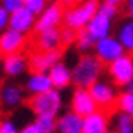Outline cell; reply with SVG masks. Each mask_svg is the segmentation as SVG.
Wrapping results in <instances>:
<instances>
[{"label":"cell","instance_id":"cell-33","mask_svg":"<svg viewBox=\"0 0 133 133\" xmlns=\"http://www.w3.org/2000/svg\"><path fill=\"white\" fill-rule=\"evenodd\" d=\"M126 92H131V94H133V78H131V82L126 85Z\"/></svg>","mask_w":133,"mask_h":133},{"label":"cell","instance_id":"cell-19","mask_svg":"<svg viewBox=\"0 0 133 133\" xmlns=\"http://www.w3.org/2000/svg\"><path fill=\"white\" fill-rule=\"evenodd\" d=\"M117 39L123 44L124 51L133 53V20L123 21L119 30H117Z\"/></svg>","mask_w":133,"mask_h":133},{"label":"cell","instance_id":"cell-30","mask_svg":"<svg viewBox=\"0 0 133 133\" xmlns=\"http://www.w3.org/2000/svg\"><path fill=\"white\" fill-rule=\"evenodd\" d=\"M0 133H20L18 131V128H16V124L11 123V121H4V123L0 124Z\"/></svg>","mask_w":133,"mask_h":133},{"label":"cell","instance_id":"cell-31","mask_svg":"<svg viewBox=\"0 0 133 133\" xmlns=\"http://www.w3.org/2000/svg\"><path fill=\"white\" fill-rule=\"evenodd\" d=\"M20 133H41L39 131V128H37V124L34 123V124H27L25 128H21Z\"/></svg>","mask_w":133,"mask_h":133},{"label":"cell","instance_id":"cell-27","mask_svg":"<svg viewBox=\"0 0 133 133\" xmlns=\"http://www.w3.org/2000/svg\"><path fill=\"white\" fill-rule=\"evenodd\" d=\"M2 7L7 11L9 14H14V12H18L20 9L25 7V2L23 0H4L2 2Z\"/></svg>","mask_w":133,"mask_h":133},{"label":"cell","instance_id":"cell-26","mask_svg":"<svg viewBox=\"0 0 133 133\" xmlns=\"http://www.w3.org/2000/svg\"><path fill=\"white\" fill-rule=\"evenodd\" d=\"M25 7L30 11L32 14H36V16L39 14V16H41L43 12L46 11L48 5H46V2H44V0H25Z\"/></svg>","mask_w":133,"mask_h":133},{"label":"cell","instance_id":"cell-6","mask_svg":"<svg viewBox=\"0 0 133 133\" xmlns=\"http://www.w3.org/2000/svg\"><path fill=\"white\" fill-rule=\"evenodd\" d=\"M71 108L75 114H78L80 117H89L92 114L98 112V105L94 101V98L91 96L89 89H76L71 99Z\"/></svg>","mask_w":133,"mask_h":133},{"label":"cell","instance_id":"cell-17","mask_svg":"<svg viewBox=\"0 0 133 133\" xmlns=\"http://www.w3.org/2000/svg\"><path fill=\"white\" fill-rule=\"evenodd\" d=\"M82 128H83V117H80L75 112L62 115L57 121V131L59 133H76L82 131Z\"/></svg>","mask_w":133,"mask_h":133},{"label":"cell","instance_id":"cell-25","mask_svg":"<svg viewBox=\"0 0 133 133\" xmlns=\"http://www.w3.org/2000/svg\"><path fill=\"white\" fill-rule=\"evenodd\" d=\"M117 5H119V2H114V0H108V2H103V4H99V11H98V12L112 20L114 16L117 14Z\"/></svg>","mask_w":133,"mask_h":133},{"label":"cell","instance_id":"cell-18","mask_svg":"<svg viewBox=\"0 0 133 133\" xmlns=\"http://www.w3.org/2000/svg\"><path fill=\"white\" fill-rule=\"evenodd\" d=\"M29 66V61L21 55V53H16V55H7L4 57V71L9 76H18L27 69Z\"/></svg>","mask_w":133,"mask_h":133},{"label":"cell","instance_id":"cell-16","mask_svg":"<svg viewBox=\"0 0 133 133\" xmlns=\"http://www.w3.org/2000/svg\"><path fill=\"white\" fill-rule=\"evenodd\" d=\"M48 75H50L51 82H53V89H64V87H68L73 82V71L62 62L53 66Z\"/></svg>","mask_w":133,"mask_h":133},{"label":"cell","instance_id":"cell-2","mask_svg":"<svg viewBox=\"0 0 133 133\" xmlns=\"http://www.w3.org/2000/svg\"><path fill=\"white\" fill-rule=\"evenodd\" d=\"M98 11H99V4L94 2V0L83 2V4H78V5H73V7L64 11V25L68 29H73V30L80 32L83 29H87V25L98 14Z\"/></svg>","mask_w":133,"mask_h":133},{"label":"cell","instance_id":"cell-12","mask_svg":"<svg viewBox=\"0 0 133 133\" xmlns=\"http://www.w3.org/2000/svg\"><path fill=\"white\" fill-rule=\"evenodd\" d=\"M27 91L32 96H39L53 91V82H51L48 73H32L27 80Z\"/></svg>","mask_w":133,"mask_h":133},{"label":"cell","instance_id":"cell-34","mask_svg":"<svg viewBox=\"0 0 133 133\" xmlns=\"http://www.w3.org/2000/svg\"><path fill=\"white\" fill-rule=\"evenodd\" d=\"M76 133H82V131H76Z\"/></svg>","mask_w":133,"mask_h":133},{"label":"cell","instance_id":"cell-11","mask_svg":"<svg viewBox=\"0 0 133 133\" xmlns=\"http://www.w3.org/2000/svg\"><path fill=\"white\" fill-rule=\"evenodd\" d=\"M36 14H32L30 11L27 9V7H23L20 9L18 12H14V14H11V21H9V29L12 30L20 32V34H27V32L30 30L32 27L36 29Z\"/></svg>","mask_w":133,"mask_h":133},{"label":"cell","instance_id":"cell-8","mask_svg":"<svg viewBox=\"0 0 133 133\" xmlns=\"http://www.w3.org/2000/svg\"><path fill=\"white\" fill-rule=\"evenodd\" d=\"M25 43H27L25 34H20V32L12 30V29H7L0 36V51L4 53V57L16 55L25 48Z\"/></svg>","mask_w":133,"mask_h":133},{"label":"cell","instance_id":"cell-29","mask_svg":"<svg viewBox=\"0 0 133 133\" xmlns=\"http://www.w3.org/2000/svg\"><path fill=\"white\" fill-rule=\"evenodd\" d=\"M9 21H11V14L4 7H0V29H9Z\"/></svg>","mask_w":133,"mask_h":133},{"label":"cell","instance_id":"cell-10","mask_svg":"<svg viewBox=\"0 0 133 133\" xmlns=\"http://www.w3.org/2000/svg\"><path fill=\"white\" fill-rule=\"evenodd\" d=\"M91 96L94 98V101L98 105V108H108L114 103L117 105V98H115V91L112 89V85H108L107 82H98L94 83L91 89Z\"/></svg>","mask_w":133,"mask_h":133},{"label":"cell","instance_id":"cell-21","mask_svg":"<svg viewBox=\"0 0 133 133\" xmlns=\"http://www.w3.org/2000/svg\"><path fill=\"white\" fill-rule=\"evenodd\" d=\"M96 39L91 36V32L87 29L78 32V37H76V44H78V50L80 51H89L91 48H96Z\"/></svg>","mask_w":133,"mask_h":133},{"label":"cell","instance_id":"cell-7","mask_svg":"<svg viewBox=\"0 0 133 133\" xmlns=\"http://www.w3.org/2000/svg\"><path fill=\"white\" fill-rule=\"evenodd\" d=\"M61 21H64V11H62L61 4H50L46 7V11L37 18V23H36L34 30L37 34L46 32V30H53V29H57V25Z\"/></svg>","mask_w":133,"mask_h":133},{"label":"cell","instance_id":"cell-20","mask_svg":"<svg viewBox=\"0 0 133 133\" xmlns=\"http://www.w3.org/2000/svg\"><path fill=\"white\" fill-rule=\"evenodd\" d=\"M21 99H23V92H21L20 87H16V85H5L2 89V103L5 107L12 108V107L20 105Z\"/></svg>","mask_w":133,"mask_h":133},{"label":"cell","instance_id":"cell-15","mask_svg":"<svg viewBox=\"0 0 133 133\" xmlns=\"http://www.w3.org/2000/svg\"><path fill=\"white\" fill-rule=\"evenodd\" d=\"M107 128H108V117L105 112L98 110L96 114L83 119L82 133H108Z\"/></svg>","mask_w":133,"mask_h":133},{"label":"cell","instance_id":"cell-32","mask_svg":"<svg viewBox=\"0 0 133 133\" xmlns=\"http://www.w3.org/2000/svg\"><path fill=\"white\" fill-rule=\"evenodd\" d=\"M128 14H130V20H133V0L128 2Z\"/></svg>","mask_w":133,"mask_h":133},{"label":"cell","instance_id":"cell-35","mask_svg":"<svg viewBox=\"0 0 133 133\" xmlns=\"http://www.w3.org/2000/svg\"><path fill=\"white\" fill-rule=\"evenodd\" d=\"M108 133H114V131H108Z\"/></svg>","mask_w":133,"mask_h":133},{"label":"cell","instance_id":"cell-5","mask_svg":"<svg viewBox=\"0 0 133 133\" xmlns=\"http://www.w3.org/2000/svg\"><path fill=\"white\" fill-rule=\"evenodd\" d=\"M124 53L126 51H124L123 44L119 43L117 37H112L110 36V37H105V39L96 43V57L101 62H107L108 66L112 62H115L117 59H121Z\"/></svg>","mask_w":133,"mask_h":133},{"label":"cell","instance_id":"cell-28","mask_svg":"<svg viewBox=\"0 0 133 133\" xmlns=\"http://www.w3.org/2000/svg\"><path fill=\"white\" fill-rule=\"evenodd\" d=\"M76 37H78V32L73 30V29H64L62 30V44H71L73 41H76Z\"/></svg>","mask_w":133,"mask_h":133},{"label":"cell","instance_id":"cell-9","mask_svg":"<svg viewBox=\"0 0 133 133\" xmlns=\"http://www.w3.org/2000/svg\"><path fill=\"white\" fill-rule=\"evenodd\" d=\"M61 62V51H48V53H34L29 59V66H30L32 73H50L53 66H57Z\"/></svg>","mask_w":133,"mask_h":133},{"label":"cell","instance_id":"cell-23","mask_svg":"<svg viewBox=\"0 0 133 133\" xmlns=\"http://www.w3.org/2000/svg\"><path fill=\"white\" fill-rule=\"evenodd\" d=\"M117 107H119L121 114H126V115L133 117V94L131 92H123L117 98Z\"/></svg>","mask_w":133,"mask_h":133},{"label":"cell","instance_id":"cell-24","mask_svg":"<svg viewBox=\"0 0 133 133\" xmlns=\"http://www.w3.org/2000/svg\"><path fill=\"white\" fill-rule=\"evenodd\" d=\"M36 124L41 133H55V130H57V121L51 117H37Z\"/></svg>","mask_w":133,"mask_h":133},{"label":"cell","instance_id":"cell-1","mask_svg":"<svg viewBox=\"0 0 133 133\" xmlns=\"http://www.w3.org/2000/svg\"><path fill=\"white\" fill-rule=\"evenodd\" d=\"M103 62L96 55H83L73 68V83L78 89H91L101 75Z\"/></svg>","mask_w":133,"mask_h":133},{"label":"cell","instance_id":"cell-13","mask_svg":"<svg viewBox=\"0 0 133 133\" xmlns=\"http://www.w3.org/2000/svg\"><path fill=\"white\" fill-rule=\"evenodd\" d=\"M36 44H37L39 51H43V53L57 51V50H59V46L62 44V32L59 30V29L41 32V34H37Z\"/></svg>","mask_w":133,"mask_h":133},{"label":"cell","instance_id":"cell-14","mask_svg":"<svg viewBox=\"0 0 133 133\" xmlns=\"http://www.w3.org/2000/svg\"><path fill=\"white\" fill-rule=\"evenodd\" d=\"M87 30L91 32V36L96 41H101L105 37H110V30H112V20L103 16V14H96L92 21L87 25Z\"/></svg>","mask_w":133,"mask_h":133},{"label":"cell","instance_id":"cell-3","mask_svg":"<svg viewBox=\"0 0 133 133\" xmlns=\"http://www.w3.org/2000/svg\"><path fill=\"white\" fill-rule=\"evenodd\" d=\"M61 105H62L61 94L55 89L46 92V94L32 96L29 99V107L34 110V114L37 117H51V119H55V115L61 110Z\"/></svg>","mask_w":133,"mask_h":133},{"label":"cell","instance_id":"cell-4","mask_svg":"<svg viewBox=\"0 0 133 133\" xmlns=\"http://www.w3.org/2000/svg\"><path fill=\"white\" fill-rule=\"evenodd\" d=\"M108 73L112 76L114 83L126 87L133 78V57L130 53H124L121 59H117L108 66Z\"/></svg>","mask_w":133,"mask_h":133},{"label":"cell","instance_id":"cell-22","mask_svg":"<svg viewBox=\"0 0 133 133\" xmlns=\"http://www.w3.org/2000/svg\"><path fill=\"white\" fill-rule=\"evenodd\" d=\"M115 133H133V117L126 114L115 115Z\"/></svg>","mask_w":133,"mask_h":133}]
</instances>
